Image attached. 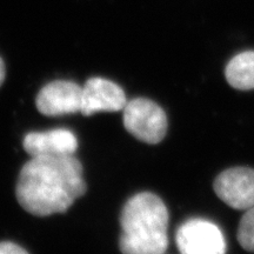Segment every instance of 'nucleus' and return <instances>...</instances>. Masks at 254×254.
<instances>
[{
	"label": "nucleus",
	"instance_id": "obj_1",
	"mask_svg": "<svg viewBox=\"0 0 254 254\" xmlns=\"http://www.w3.org/2000/svg\"><path fill=\"white\" fill-rule=\"evenodd\" d=\"M84 168L74 155L31 158L19 173L15 196L36 217L65 213L86 193Z\"/></svg>",
	"mask_w": 254,
	"mask_h": 254
},
{
	"label": "nucleus",
	"instance_id": "obj_2",
	"mask_svg": "<svg viewBox=\"0 0 254 254\" xmlns=\"http://www.w3.org/2000/svg\"><path fill=\"white\" fill-rule=\"evenodd\" d=\"M123 254H164L168 246V211L157 194L141 192L126 201L120 213Z\"/></svg>",
	"mask_w": 254,
	"mask_h": 254
},
{
	"label": "nucleus",
	"instance_id": "obj_3",
	"mask_svg": "<svg viewBox=\"0 0 254 254\" xmlns=\"http://www.w3.org/2000/svg\"><path fill=\"white\" fill-rule=\"evenodd\" d=\"M124 111V126L129 134L150 145L163 141L167 132L165 111L147 98L127 101Z\"/></svg>",
	"mask_w": 254,
	"mask_h": 254
},
{
	"label": "nucleus",
	"instance_id": "obj_4",
	"mask_svg": "<svg viewBox=\"0 0 254 254\" xmlns=\"http://www.w3.org/2000/svg\"><path fill=\"white\" fill-rule=\"evenodd\" d=\"M180 254H226V241L217 225L205 219H190L176 234Z\"/></svg>",
	"mask_w": 254,
	"mask_h": 254
},
{
	"label": "nucleus",
	"instance_id": "obj_5",
	"mask_svg": "<svg viewBox=\"0 0 254 254\" xmlns=\"http://www.w3.org/2000/svg\"><path fill=\"white\" fill-rule=\"evenodd\" d=\"M213 189L215 194L230 207L247 211L254 206V170L228 168L217 177Z\"/></svg>",
	"mask_w": 254,
	"mask_h": 254
},
{
	"label": "nucleus",
	"instance_id": "obj_6",
	"mask_svg": "<svg viewBox=\"0 0 254 254\" xmlns=\"http://www.w3.org/2000/svg\"><path fill=\"white\" fill-rule=\"evenodd\" d=\"M82 87L69 80H55L45 85L36 98L37 110L46 117L73 114L81 111Z\"/></svg>",
	"mask_w": 254,
	"mask_h": 254
},
{
	"label": "nucleus",
	"instance_id": "obj_7",
	"mask_svg": "<svg viewBox=\"0 0 254 254\" xmlns=\"http://www.w3.org/2000/svg\"><path fill=\"white\" fill-rule=\"evenodd\" d=\"M126 104L125 92L109 79L90 78L82 87L80 113L85 117L98 112H118L125 109Z\"/></svg>",
	"mask_w": 254,
	"mask_h": 254
},
{
	"label": "nucleus",
	"instance_id": "obj_8",
	"mask_svg": "<svg viewBox=\"0 0 254 254\" xmlns=\"http://www.w3.org/2000/svg\"><path fill=\"white\" fill-rule=\"evenodd\" d=\"M23 147L31 158L73 155L78 150V139L66 128L31 132L25 135Z\"/></svg>",
	"mask_w": 254,
	"mask_h": 254
},
{
	"label": "nucleus",
	"instance_id": "obj_9",
	"mask_svg": "<svg viewBox=\"0 0 254 254\" xmlns=\"http://www.w3.org/2000/svg\"><path fill=\"white\" fill-rule=\"evenodd\" d=\"M225 77L233 88L254 90V51H246L233 57L225 69Z\"/></svg>",
	"mask_w": 254,
	"mask_h": 254
},
{
	"label": "nucleus",
	"instance_id": "obj_10",
	"mask_svg": "<svg viewBox=\"0 0 254 254\" xmlns=\"http://www.w3.org/2000/svg\"><path fill=\"white\" fill-rule=\"evenodd\" d=\"M238 241L243 249L254 252V206L247 209L238 228Z\"/></svg>",
	"mask_w": 254,
	"mask_h": 254
},
{
	"label": "nucleus",
	"instance_id": "obj_11",
	"mask_svg": "<svg viewBox=\"0 0 254 254\" xmlns=\"http://www.w3.org/2000/svg\"><path fill=\"white\" fill-rule=\"evenodd\" d=\"M0 254H28V252L17 244L2 241L0 243Z\"/></svg>",
	"mask_w": 254,
	"mask_h": 254
},
{
	"label": "nucleus",
	"instance_id": "obj_12",
	"mask_svg": "<svg viewBox=\"0 0 254 254\" xmlns=\"http://www.w3.org/2000/svg\"><path fill=\"white\" fill-rule=\"evenodd\" d=\"M5 75H6L5 64H4V60L1 59V57H0V86H1L2 82L5 80Z\"/></svg>",
	"mask_w": 254,
	"mask_h": 254
}]
</instances>
